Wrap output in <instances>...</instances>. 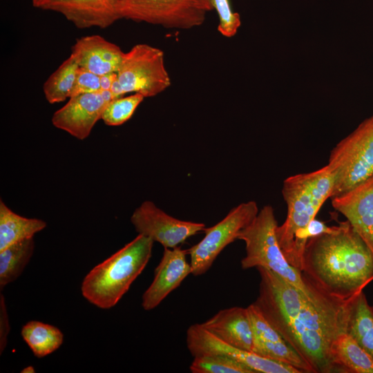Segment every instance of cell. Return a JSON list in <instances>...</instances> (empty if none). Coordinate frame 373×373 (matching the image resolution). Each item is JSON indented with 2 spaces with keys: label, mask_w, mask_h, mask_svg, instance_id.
Instances as JSON below:
<instances>
[{
  "label": "cell",
  "mask_w": 373,
  "mask_h": 373,
  "mask_svg": "<svg viewBox=\"0 0 373 373\" xmlns=\"http://www.w3.org/2000/svg\"><path fill=\"white\" fill-rule=\"evenodd\" d=\"M260 277L254 303L266 320L311 367L314 373L334 372L330 347L346 332L352 298L343 300L325 293L312 301L280 276L256 267Z\"/></svg>",
  "instance_id": "6da1fadb"
},
{
  "label": "cell",
  "mask_w": 373,
  "mask_h": 373,
  "mask_svg": "<svg viewBox=\"0 0 373 373\" xmlns=\"http://www.w3.org/2000/svg\"><path fill=\"white\" fill-rule=\"evenodd\" d=\"M302 277L326 294L350 300L373 280V252L346 220L309 238Z\"/></svg>",
  "instance_id": "7a4b0ae2"
},
{
  "label": "cell",
  "mask_w": 373,
  "mask_h": 373,
  "mask_svg": "<svg viewBox=\"0 0 373 373\" xmlns=\"http://www.w3.org/2000/svg\"><path fill=\"white\" fill-rule=\"evenodd\" d=\"M335 178L327 165L316 171L291 175L282 188L287 204V217L276 229L280 247L288 261L301 271L306 242L303 234L323 203L332 198Z\"/></svg>",
  "instance_id": "3957f363"
},
{
  "label": "cell",
  "mask_w": 373,
  "mask_h": 373,
  "mask_svg": "<svg viewBox=\"0 0 373 373\" xmlns=\"http://www.w3.org/2000/svg\"><path fill=\"white\" fill-rule=\"evenodd\" d=\"M153 243L150 238L138 234L94 267L85 276L81 285L84 298L100 309L114 307L148 264Z\"/></svg>",
  "instance_id": "277c9868"
},
{
  "label": "cell",
  "mask_w": 373,
  "mask_h": 373,
  "mask_svg": "<svg viewBox=\"0 0 373 373\" xmlns=\"http://www.w3.org/2000/svg\"><path fill=\"white\" fill-rule=\"evenodd\" d=\"M277 226L274 209L265 205L240 231L238 239L245 242L246 251L240 262L242 269L265 267L298 289L310 300H318L325 293L310 283L305 284L301 271L288 262L276 238Z\"/></svg>",
  "instance_id": "5b68a950"
},
{
  "label": "cell",
  "mask_w": 373,
  "mask_h": 373,
  "mask_svg": "<svg viewBox=\"0 0 373 373\" xmlns=\"http://www.w3.org/2000/svg\"><path fill=\"white\" fill-rule=\"evenodd\" d=\"M327 165L335 178L332 198L373 175V115L336 144Z\"/></svg>",
  "instance_id": "8992f818"
},
{
  "label": "cell",
  "mask_w": 373,
  "mask_h": 373,
  "mask_svg": "<svg viewBox=\"0 0 373 373\" xmlns=\"http://www.w3.org/2000/svg\"><path fill=\"white\" fill-rule=\"evenodd\" d=\"M117 74L125 94L154 97L171 84L164 52L146 44H136L124 53Z\"/></svg>",
  "instance_id": "52a82bcc"
},
{
  "label": "cell",
  "mask_w": 373,
  "mask_h": 373,
  "mask_svg": "<svg viewBox=\"0 0 373 373\" xmlns=\"http://www.w3.org/2000/svg\"><path fill=\"white\" fill-rule=\"evenodd\" d=\"M117 11L121 19L187 30L202 25L209 10L202 0H118Z\"/></svg>",
  "instance_id": "ba28073f"
},
{
  "label": "cell",
  "mask_w": 373,
  "mask_h": 373,
  "mask_svg": "<svg viewBox=\"0 0 373 373\" xmlns=\"http://www.w3.org/2000/svg\"><path fill=\"white\" fill-rule=\"evenodd\" d=\"M256 202H243L231 209L215 225L204 229V238L189 249L191 274L195 276L206 273L221 251L238 239L241 230L248 226L258 213Z\"/></svg>",
  "instance_id": "9c48e42d"
},
{
  "label": "cell",
  "mask_w": 373,
  "mask_h": 373,
  "mask_svg": "<svg viewBox=\"0 0 373 373\" xmlns=\"http://www.w3.org/2000/svg\"><path fill=\"white\" fill-rule=\"evenodd\" d=\"M186 343L193 356L222 355L232 358L262 373H302L286 363L273 361L256 353L234 347L206 329L201 324H194L187 329Z\"/></svg>",
  "instance_id": "30bf717a"
},
{
  "label": "cell",
  "mask_w": 373,
  "mask_h": 373,
  "mask_svg": "<svg viewBox=\"0 0 373 373\" xmlns=\"http://www.w3.org/2000/svg\"><path fill=\"white\" fill-rule=\"evenodd\" d=\"M138 234L150 238L164 248H175L186 239L204 231L205 224L185 221L167 214L151 201H145L131 217Z\"/></svg>",
  "instance_id": "8fae6325"
},
{
  "label": "cell",
  "mask_w": 373,
  "mask_h": 373,
  "mask_svg": "<svg viewBox=\"0 0 373 373\" xmlns=\"http://www.w3.org/2000/svg\"><path fill=\"white\" fill-rule=\"evenodd\" d=\"M114 99L110 90L71 97L55 112L52 123L56 128L84 140L90 135L95 124L102 119L106 106Z\"/></svg>",
  "instance_id": "7c38bea8"
},
{
  "label": "cell",
  "mask_w": 373,
  "mask_h": 373,
  "mask_svg": "<svg viewBox=\"0 0 373 373\" xmlns=\"http://www.w3.org/2000/svg\"><path fill=\"white\" fill-rule=\"evenodd\" d=\"M247 308L253 332V352L293 366L301 372L314 373L311 367L270 325L254 303Z\"/></svg>",
  "instance_id": "4fadbf2b"
},
{
  "label": "cell",
  "mask_w": 373,
  "mask_h": 373,
  "mask_svg": "<svg viewBox=\"0 0 373 373\" xmlns=\"http://www.w3.org/2000/svg\"><path fill=\"white\" fill-rule=\"evenodd\" d=\"M188 251L180 247L164 248L162 257L156 267L154 278L142 296V307L150 311L161 302L191 274L186 260Z\"/></svg>",
  "instance_id": "5bb4252c"
},
{
  "label": "cell",
  "mask_w": 373,
  "mask_h": 373,
  "mask_svg": "<svg viewBox=\"0 0 373 373\" xmlns=\"http://www.w3.org/2000/svg\"><path fill=\"white\" fill-rule=\"evenodd\" d=\"M332 204L346 218L373 252V175L332 198Z\"/></svg>",
  "instance_id": "9a60e30c"
},
{
  "label": "cell",
  "mask_w": 373,
  "mask_h": 373,
  "mask_svg": "<svg viewBox=\"0 0 373 373\" xmlns=\"http://www.w3.org/2000/svg\"><path fill=\"white\" fill-rule=\"evenodd\" d=\"M118 0H50L41 9L61 14L78 28H106L121 19Z\"/></svg>",
  "instance_id": "2e32d148"
},
{
  "label": "cell",
  "mask_w": 373,
  "mask_h": 373,
  "mask_svg": "<svg viewBox=\"0 0 373 373\" xmlns=\"http://www.w3.org/2000/svg\"><path fill=\"white\" fill-rule=\"evenodd\" d=\"M71 50L79 67L99 76L117 73L124 53L119 46L98 35L79 38Z\"/></svg>",
  "instance_id": "e0dca14e"
},
{
  "label": "cell",
  "mask_w": 373,
  "mask_h": 373,
  "mask_svg": "<svg viewBox=\"0 0 373 373\" xmlns=\"http://www.w3.org/2000/svg\"><path fill=\"white\" fill-rule=\"evenodd\" d=\"M201 325L226 343L252 352L253 332L247 308L221 309Z\"/></svg>",
  "instance_id": "ac0fdd59"
},
{
  "label": "cell",
  "mask_w": 373,
  "mask_h": 373,
  "mask_svg": "<svg viewBox=\"0 0 373 373\" xmlns=\"http://www.w3.org/2000/svg\"><path fill=\"white\" fill-rule=\"evenodd\" d=\"M330 359L335 371L373 373V357L346 332L333 341Z\"/></svg>",
  "instance_id": "d6986e66"
},
{
  "label": "cell",
  "mask_w": 373,
  "mask_h": 373,
  "mask_svg": "<svg viewBox=\"0 0 373 373\" xmlns=\"http://www.w3.org/2000/svg\"><path fill=\"white\" fill-rule=\"evenodd\" d=\"M46 227L44 220L19 216L0 200V251L15 243L33 238Z\"/></svg>",
  "instance_id": "ffe728a7"
},
{
  "label": "cell",
  "mask_w": 373,
  "mask_h": 373,
  "mask_svg": "<svg viewBox=\"0 0 373 373\" xmlns=\"http://www.w3.org/2000/svg\"><path fill=\"white\" fill-rule=\"evenodd\" d=\"M346 333L373 357V311L363 291L351 302Z\"/></svg>",
  "instance_id": "44dd1931"
},
{
  "label": "cell",
  "mask_w": 373,
  "mask_h": 373,
  "mask_svg": "<svg viewBox=\"0 0 373 373\" xmlns=\"http://www.w3.org/2000/svg\"><path fill=\"white\" fill-rule=\"evenodd\" d=\"M21 334L37 358L54 352L64 341V334L59 329L38 321L26 323L21 328Z\"/></svg>",
  "instance_id": "7402d4cb"
},
{
  "label": "cell",
  "mask_w": 373,
  "mask_h": 373,
  "mask_svg": "<svg viewBox=\"0 0 373 373\" xmlns=\"http://www.w3.org/2000/svg\"><path fill=\"white\" fill-rule=\"evenodd\" d=\"M35 249L33 238L15 243L0 251V287L14 282L29 262Z\"/></svg>",
  "instance_id": "603a6c76"
},
{
  "label": "cell",
  "mask_w": 373,
  "mask_h": 373,
  "mask_svg": "<svg viewBox=\"0 0 373 373\" xmlns=\"http://www.w3.org/2000/svg\"><path fill=\"white\" fill-rule=\"evenodd\" d=\"M79 66L70 55L46 79L43 90L50 104L70 98Z\"/></svg>",
  "instance_id": "cb8c5ba5"
},
{
  "label": "cell",
  "mask_w": 373,
  "mask_h": 373,
  "mask_svg": "<svg viewBox=\"0 0 373 373\" xmlns=\"http://www.w3.org/2000/svg\"><path fill=\"white\" fill-rule=\"evenodd\" d=\"M189 368L193 373H256L245 364L222 355L195 356Z\"/></svg>",
  "instance_id": "d4e9b609"
},
{
  "label": "cell",
  "mask_w": 373,
  "mask_h": 373,
  "mask_svg": "<svg viewBox=\"0 0 373 373\" xmlns=\"http://www.w3.org/2000/svg\"><path fill=\"white\" fill-rule=\"evenodd\" d=\"M145 97L140 93L113 99L105 108L102 119L108 126H119L128 120Z\"/></svg>",
  "instance_id": "484cf974"
},
{
  "label": "cell",
  "mask_w": 373,
  "mask_h": 373,
  "mask_svg": "<svg viewBox=\"0 0 373 373\" xmlns=\"http://www.w3.org/2000/svg\"><path fill=\"white\" fill-rule=\"evenodd\" d=\"M212 9L218 13V30L226 37L234 36L241 24L240 15L232 10L229 0H210Z\"/></svg>",
  "instance_id": "4316f807"
},
{
  "label": "cell",
  "mask_w": 373,
  "mask_h": 373,
  "mask_svg": "<svg viewBox=\"0 0 373 373\" xmlns=\"http://www.w3.org/2000/svg\"><path fill=\"white\" fill-rule=\"evenodd\" d=\"M101 90L99 75L79 66L70 97Z\"/></svg>",
  "instance_id": "83f0119b"
},
{
  "label": "cell",
  "mask_w": 373,
  "mask_h": 373,
  "mask_svg": "<svg viewBox=\"0 0 373 373\" xmlns=\"http://www.w3.org/2000/svg\"><path fill=\"white\" fill-rule=\"evenodd\" d=\"M0 300V353L1 354L7 343V336L10 331V326L4 298L1 294Z\"/></svg>",
  "instance_id": "f1b7e54d"
},
{
  "label": "cell",
  "mask_w": 373,
  "mask_h": 373,
  "mask_svg": "<svg viewBox=\"0 0 373 373\" xmlns=\"http://www.w3.org/2000/svg\"><path fill=\"white\" fill-rule=\"evenodd\" d=\"M117 76V73H110L100 75L99 80L102 90H110L111 85Z\"/></svg>",
  "instance_id": "f546056e"
},
{
  "label": "cell",
  "mask_w": 373,
  "mask_h": 373,
  "mask_svg": "<svg viewBox=\"0 0 373 373\" xmlns=\"http://www.w3.org/2000/svg\"><path fill=\"white\" fill-rule=\"evenodd\" d=\"M110 90L111 91L115 99L122 97L125 94L121 84L118 81L117 76L113 81Z\"/></svg>",
  "instance_id": "4dcf8cb0"
},
{
  "label": "cell",
  "mask_w": 373,
  "mask_h": 373,
  "mask_svg": "<svg viewBox=\"0 0 373 373\" xmlns=\"http://www.w3.org/2000/svg\"><path fill=\"white\" fill-rule=\"evenodd\" d=\"M50 0H32V3L34 7L41 8Z\"/></svg>",
  "instance_id": "1f68e13d"
},
{
  "label": "cell",
  "mask_w": 373,
  "mask_h": 373,
  "mask_svg": "<svg viewBox=\"0 0 373 373\" xmlns=\"http://www.w3.org/2000/svg\"><path fill=\"white\" fill-rule=\"evenodd\" d=\"M21 372H25V373H32V372H35V369L31 365H29L26 367H25L24 369L22 370V371Z\"/></svg>",
  "instance_id": "d6a6232c"
},
{
  "label": "cell",
  "mask_w": 373,
  "mask_h": 373,
  "mask_svg": "<svg viewBox=\"0 0 373 373\" xmlns=\"http://www.w3.org/2000/svg\"><path fill=\"white\" fill-rule=\"evenodd\" d=\"M202 1L203 2V3L204 4V6H206V8H207L209 11L212 10L210 0H202Z\"/></svg>",
  "instance_id": "836d02e7"
},
{
  "label": "cell",
  "mask_w": 373,
  "mask_h": 373,
  "mask_svg": "<svg viewBox=\"0 0 373 373\" xmlns=\"http://www.w3.org/2000/svg\"><path fill=\"white\" fill-rule=\"evenodd\" d=\"M371 307H372V311H373V305H371Z\"/></svg>",
  "instance_id": "e575fe53"
}]
</instances>
